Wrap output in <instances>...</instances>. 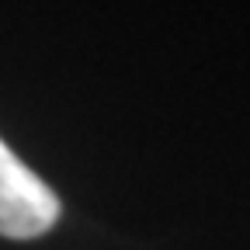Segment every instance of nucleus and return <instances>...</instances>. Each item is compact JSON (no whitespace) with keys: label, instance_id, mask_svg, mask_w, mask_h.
Returning <instances> with one entry per match:
<instances>
[{"label":"nucleus","instance_id":"obj_1","mask_svg":"<svg viewBox=\"0 0 250 250\" xmlns=\"http://www.w3.org/2000/svg\"><path fill=\"white\" fill-rule=\"evenodd\" d=\"M59 223L56 191L0 139V236L35 240Z\"/></svg>","mask_w":250,"mask_h":250}]
</instances>
